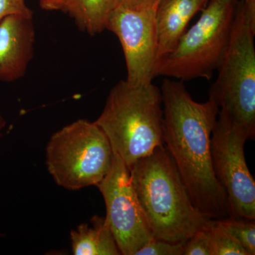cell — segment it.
I'll return each instance as SVG.
<instances>
[{
    "label": "cell",
    "instance_id": "6da1fadb",
    "mask_svg": "<svg viewBox=\"0 0 255 255\" xmlns=\"http://www.w3.org/2000/svg\"><path fill=\"white\" fill-rule=\"evenodd\" d=\"M160 92L163 144L193 204L208 219H230L226 191L211 164V138L219 107L210 99L204 103L195 102L180 80L164 79Z\"/></svg>",
    "mask_w": 255,
    "mask_h": 255
},
{
    "label": "cell",
    "instance_id": "7a4b0ae2",
    "mask_svg": "<svg viewBox=\"0 0 255 255\" xmlns=\"http://www.w3.org/2000/svg\"><path fill=\"white\" fill-rule=\"evenodd\" d=\"M130 180L155 239L186 243L209 219L194 206L164 145L129 169Z\"/></svg>",
    "mask_w": 255,
    "mask_h": 255
},
{
    "label": "cell",
    "instance_id": "3957f363",
    "mask_svg": "<svg viewBox=\"0 0 255 255\" xmlns=\"http://www.w3.org/2000/svg\"><path fill=\"white\" fill-rule=\"evenodd\" d=\"M95 123L105 132L114 153L130 169L137 160L164 145L160 89L152 82L132 85L120 80L111 90Z\"/></svg>",
    "mask_w": 255,
    "mask_h": 255
},
{
    "label": "cell",
    "instance_id": "277c9868",
    "mask_svg": "<svg viewBox=\"0 0 255 255\" xmlns=\"http://www.w3.org/2000/svg\"><path fill=\"white\" fill-rule=\"evenodd\" d=\"M255 0L238 3L226 55L209 99L234 122L255 134Z\"/></svg>",
    "mask_w": 255,
    "mask_h": 255
},
{
    "label": "cell",
    "instance_id": "5b68a950",
    "mask_svg": "<svg viewBox=\"0 0 255 255\" xmlns=\"http://www.w3.org/2000/svg\"><path fill=\"white\" fill-rule=\"evenodd\" d=\"M238 3L237 0H209L199 20L157 64L155 77L182 82L211 80L227 51Z\"/></svg>",
    "mask_w": 255,
    "mask_h": 255
},
{
    "label": "cell",
    "instance_id": "8992f818",
    "mask_svg": "<svg viewBox=\"0 0 255 255\" xmlns=\"http://www.w3.org/2000/svg\"><path fill=\"white\" fill-rule=\"evenodd\" d=\"M114 152L95 122H74L55 132L46 147L48 172L69 190L97 186L112 167Z\"/></svg>",
    "mask_w": 255,
    "mask_h": 255
},
{
    "label": "cell",
    "instance_id": "52a82bcc",
    "mask_svg": "<svg viewBox=\"0 0 255 255\" xmlns=\"http://www.w3.org/2000/svg\"><path fill=\"white\" fill-rule=\"evenodd\" d=\"M211 138L215 177L227 196L231 218L255 220V182L247 165L246 129L220 112Z\"/></svg>",
    "mask_w": 255,
    "mask_h": 255
},
{
    "label": "cell",
    "instance_id": "ba28073f",
    "mask_svg": "<svg viewBox=\"0 0 255 255\" xmlns=\"http://www.w3.org/2000/svg\"><path fill=\"white\" fill-rule=\"evenodd\" d=\"M97 187L105 200L106 220L121 254L135 255L155 239L137 201L129 169L117 154L114 152L112 167Z\"/></svg>",
    "mask_w": 255,
    "mask_h": 255
},
{
    "label": "cell",
    "instance_id": "9c48e42d",
    "mask_svg": "<svg viewBox=\"0 0 255 255\" xmlns=\"http://www.w3.org/2000/svg\"><path fill=\"white\" fill-rule=\"evenodd\" d=\"M155 9L133 11L117 6L107 29L119 38L127 65L126 81L132 85H147L155 78L157 41Z\"/></svg>",
    "mask_w": 255,
    "mask_h": 255
},
{
    "label": "cell",
    "instance_id": "30bf717a",
    "mask_svg": "<svg viewBox=\"0 0 255 255\" xmlns=\"http://www.w3.org/2000/svg\"><path fill=\"white\" fill-rule=\"evenodd\" d=\"M35 37L33 16L11 14L0 21V81L24 76L33 58Z\"/></svg>",
    "mask_w": 255,
    "mask_h": 255
},
{
    "label": "cell",
    "instance_id": "8fae6325",
    "mask_svg": "<svg viewBox=\"0 0 255 255\" xmlns=\"http://www.w3.org/2000/svg\"><path fill=\"white\" fill-rule=\"evenodd\" d=\"M209 1L159 0L155 11L157 64L174 49L191 18L204 9Z\"/></svg>",
    "mask_w": 255,
    "mask_h": 255
},
{
    "label": "cell",
    "instance_id": "7c38bea8",
    "mask_svg": "<svg viewBox=\"0 0 255 255\" xmlns=\"http://www.w3.org/2000/svg\"><path fill=\"white\" fill-rule=\"evenodd\" d=\"M91 224L82 223L70 232L73 255H122L106 218L95 216Z\"/></svg>",
    "mask_w": 255,
    "mask_h": 255
},
{
    "label": "cell",
    "instance_id": "4fadbf2b",
    "mask_svg": "<svg viewBox=\"0 0 255 255\" xmlns=\"http://www.w3.org/2000/svg\"><path fill=\"white\" fill-rule=\"evenodd\" d=\"M116 6V0H67L63 11L75 20L80 29L95 36L107 29Z\"/></svg>",
    "mask_w": 255,
    "mask_h": 255
},
{
    "label": "cell",
    "instance_id": "5bb4252c",
    "mask_svg": "<svg viewBox=\"0 0 255 255\" xmlns=\"http://www.w3.org/2000/svg\"><path fill=\"white\" fill-rule=\"evenodd\" d=\"M216 221L226 233L241 245L248 255H255V220L230 218Z\"/></svg>",
    "mask_w": 255,
    "mask_h": 255
},
{
    "label": "cell",
    "instance_id": "9a60e30c",
    "mask_svg": "<svg viewBox=\"0 0 255 255\" xmlns=\"http://www.w3.org/2000/svg\"><path fill=\"white\" fill-rule=\"evenodd\" d=\"M205 228L211 239L213 255H249L236 240L218 224L216 220L210 219Z\"/></svg>",
    "mask_w": 255,
    "mask_h": 255
},
{
    "label": "cell",
    "instance_id": "2e32d148",
    "mask_svg": "<svg viewBox=\"0 0 255 255\" xmlns=\"http://www.w3.org/2000/svg\"><path fill=\"white\" fill-rule=\"evenodd\" d=\"M185 243H172L153 239L142 247L135 255H183Z\"/></svg>",
    "mask_w": 255,
    "mask_h": 255
},
{
    "label": "cell",
    "instance_id": "e0dca14e",
    "mask_svg": "<svg viewBox=\"0 0 255 255\" xmlns=\"http://www.w3.org/2000/svg\"><path fill=\"white\" fill-rule=\"evenodd\" d=\"M184 255H213L212 246L205 226L194 235L184 245Z\"/></svg>",
    "mask_w": 255,
    "mask_h": 255
},
{
    "label": "cell",
    "instance_id": "ac0fdd59",
    "mask_svg": "<svg viewBox=\"0 0 255 255\" xmlns=\"http://www.w3.org/2000/svg\"><path fill=\"white\" fill-rule=\"evenodd\" d=\"M11 14L33 16V11L28 7L26 0H0V21Z\"/></svg>",
    "mask_w": 255,
    "mask_h": 255
},
{
    "label": "cell",
    "instance_id": "d6986e66",
    "mask_svg": "<svg viewBox=\"0 0 255 255\" xmlns=\"http://www.w3.org/2000/svg\"><path fill=\"white\" fill-rule=\"evenodd\" d=\"M159 0H116L117 6L133 11L155 9Z\"/></svg>",
    "mask_w": 255,
    "mask_h": 255
},
{
    "label": "cell",
    "instance_id": "ffe728a7",
    "mask_svg": "<svg viewBox=\"0 0 255 255\" xmlns=\"http://www.w3.org/2000/svg\"><path fill=\"white\" fill-rule=\"evenodd\" d=\"M67 0H39L41 9L46 11H63Z\"/></svg>",
    "mask_w": 255,
    "mask_h": 255
},
{
    "label": "cell",
    "instance_id": "44dd1931",
    "mask_svg": "<svg viewBox=\"0 0 255 255\" xmlns=\"http://www.w3.org/2000/svg\"><path fill=\"white\" fill-rule=\"evenodd\" d=\"M5 124H6V123H5L4 119L0 116V137L2 135V130L5 127Z\"/></svg>",
    "mask_w": 255,
    "mask_h": 255
},
{
    "label": "cell",
    "instance_id": "7402d4cb",
    "mask_svg": "<svg viewBox=\"0 0 255 255\" xmlns=\"http://www.w3.org/2000/svg\"><path fill=\"white\" fill-rule=\"evenodd\" d=\"M1 236H2V235H1V233H0V237H1Z\"/></svg>",
    "mask_w": 255,
    "mask_h": 255
}]
</instances>
